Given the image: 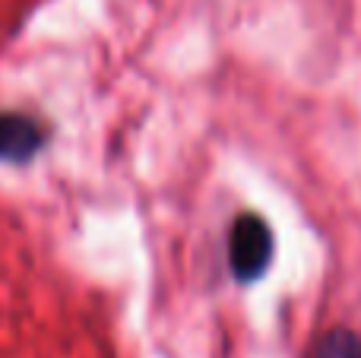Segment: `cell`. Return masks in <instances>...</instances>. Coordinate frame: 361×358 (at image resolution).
<instances>
[{
  "label": "cell",
  "instance_id": "cell-1",
  "mask_svg": "<svg viewBox=\"0 0 361 358\" xmlns=\"http://www.w3.org/2000/svg\"><path fill=\"white\" fill-rule=\"evenodd\" d=\"M276 251V238L269 222L260 213L235 216L228 228V270L238 283L250 285L269 270Z\"/></svg>",
  "mask_w": 361,
  "mask_h": 358
},
{
  "label": "cell",
  "instance_id": "cell-2",
  "mask_svg": "<svg viewBox=\"0 0 361 358\" xmlns=\"http://www.w3.org/2000/svg\"><path fill=\"white\" fill-rule=\"evenodd\" d=\"M48 124L29 111L0 108V165H29L48 146Z\"/></svg>",
  "mask_w": 361,
  "mask_h": 358
}]
</instances>
